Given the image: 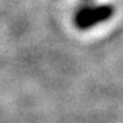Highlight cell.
Here are the masks:
<instances>
[{
  "label": "cell",
  "instance_id": "cell-1",
  "mask_svg": "<svg viewBox=\"0 0 123 123\" xmlns=\"http://www.w3.org/2000/svg\"><path fill=\"white\" fill-rule=\"evenodd\" d=\"M113 13V8L110 5H104V7H97L92 8V9H86L81 12L77 17V24L83 28H88L99 21L109 18Z\"/></svg>",
  "mask_w": 123,
  "mask_h": 123
}]
</instances>
